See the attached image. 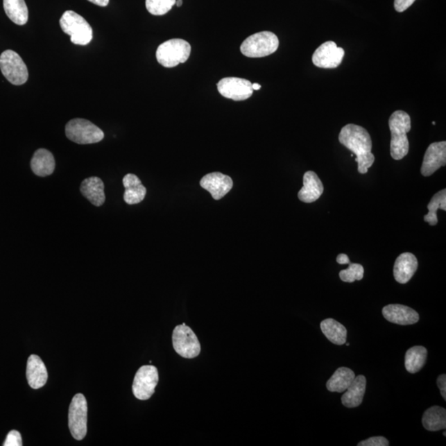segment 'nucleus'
Segmentation results:
<instances>
[{
	"mask_svg": "<svg viewBox=\"0 0 446 446\" xmlns=\"http://www.w3.org/2000/svg\"><path fill=\"white\" fill-rule=\"evenodd\" d=\"M339 141L357 155L359 173L366 174L375 160L371 153L372 140L367 130L356 124L345 125L339 134Z\"/></svg>",
	"mask_w": 446,
	"mask_h": 446,
	"instance_id": "f257e3e1",
	"label": "nucleus"
},
{
	"mask_svg": "<svg viewBox=\"0 0 446 446\" xmlns=\"http://www.w3.org/2000/svg\"><path fill=\"white\" fill-rule=\"evenodd\" d=\"M391 132V153L396 161L404 159L409 151V141L406 133L411 131V118L408 112H394L388 121Z\"/></svg>",
	"mask_w": 446,
	"mask_h": 446,
	"instance_id": "f03ea898",
	"label": "nucleus"
},
{
	"mask_svg": "<svg viewBox=\"0 0 446 446\" xmlns=\"http://www.w3.org/2000/svg\"><path fill=\"white\" fill-rule=\"evenodd\" d=\"M279 46V38L275 33L264 31L246 38L242 42L241 51L246 58H261L275 53Z\"/></svg>",
	"mask_w": 446,
	"mask_h": 446,
	"instance_id": "7ed1b4c3",
	"label": "nucleus"
},
{
	"mask_svg": "<svg viewBox=\"0 0 446 446\" xmlns=\"http://www.w3.org/2000/svg\"><path fill=\"white\" fill-rule=\"evenodd\" d=\"M60 25L62 31L71 37V41L74 44L85 46L92 41V28L83 17L76 12H65L60 19Z\"/></svg>",
	"mask_w": 446,
	"mask_h": 446,
	"instance_id": "20e7f679",
	"label": "nucleus"
},
{
	"mask_svg": "<svg viewBox=\"0 0 446 446\" xmlns=\"http://www.w3.org/2000/svg\"><path fill=\"white\" fill-rule=\"evenodd\" d=\"M191 53V46L184 39H171L158 46L157 62L166 68H173L187 62Z\"/></svg>",
	"mask_w": 446,
	"mask_h": 446,
	"instance_id": "39448f33",
	"label": "nucleus"
},
{
	"mask_svg": "<svg viewBox=\"0 0 446 446\" xmlns=\"http://www.w3.org/2000/svg\"><path fill=\"white\" fill-rule=\"evenodd\" d=\"M66 135L68 139L80 145L94 144L105 137L101 128L83 119L71 120L66 126Z\"/></svg>",
	"mask_w": 446,
	"mask_h": 446,
	"instance_id": "423d86ee",
	"label": "nucleus"
},
{
	"mask_svg": "<svg viewBox=\"0 0 446 446\" xmlns=\"http://www.w3.org/2000/svg\"><path fill=\"white\" fill-rule=\"evenodd\" d=\"M88 405L83 394L74 396L69 408V428L77 440H83L87 434Z\"/></svg>",
	"mask_w": 446,
	"mask_h": 446,
	"instance_id": "0eeeda50",
	"label": "nucleus"
},
{
	"mask_svg": "<svg viewBox=\"0 0 446 446\" xmlns=\"http://www.w3.org/2000/svg\"><path fill=\"white\" fill-rule=\"evenodd\" d=\"M0 70L12 85H22L28 80V67L14 51L7 50L0 55Z\"/></svg>",
	"mask_w": 446,
	"mask_h": 446,
	"instance_id": "6e6552de",
	"label": "nucleus"
},
{
	"mask_svg": "<svg viewBox=\"0 0 446 446\" xmlns=\"http://www.w3.org/2000/svg\"><path fill=\"white\" fill-rule=\"evenodd\" d=\"M173 346L175 352L185 359L198 357L201 352L200 342L192 329L185 323L177 326L172 335Z\"/></svg>",
	"mask_w": 446,
	"mask_h": 446,
	"instance_id": "1a4fd4ad",
	"label": "nucleus"
},
{
	"mask_svg": "<svg viewBox=\"0 0 446 446\" xmlns=\"http://www.w3.org/2000/svg\"><path fill=\"white\" fill-rule=\"evenodd\" d=\"M159 375L157 368L144 366L137 370L134 378L132 392L139 400H147L153 395L157 386Z\"/></svg>",
	"mask_w": 446,
	"mask_h": 446,
	"instance_id": "9d476101",
	"label": "nucleus"
},
{
	"mask_svg": "<svg viewBox=\"0 0 446 446\" xmlns=\"http://www.w3.org/2000/svg\"><path fill=\"white\" fill-rule=\"evenodd\" d=\"M218 89L222 96L234 101H246L254 92L250 81L238 77L223 78L218 83Z\"/></svg>",
	"mask_w": 446,
	"mask_h": 446,
	"instance_id": "9b49d317",
	"label": "nucleus"
},
{
	"mask_svg": "<svg viewBox=\"0 0 446 446\" xmlns=\"http://www.w3.org/2000/svg\"><path fill=\"white\" fill-rule=\"evenodd\" d=\"M344 55L343 49L337 46L334 42H327L315 51L313 63L319 68H336L341 64Z\"/></svg>",
	"mask_w": 446,
	"mask_h": 446,
	"instance_id": "f8f14e48",
	"label": "nucleus"
},
{
	"mask_svg": "<svg viewBox=\"0 0 446 446\" xmlns=\"http://www.w3.org/2000/svg\"><path fill=\"white\" fill-rule=\"evenodd\" d=\"M446 164V142L440 141L432 143L428 146L425 155H424L421 169L422 175L430 176L440 167L445 166Z\"/></svg>",
	"mask_w": 446,
	"mask_h": 446,
	"instance_id": "ddd939ff",
	"label": "nucleus"
},
{
	"mask_svg": "<svg viewBox=\"0 0 446 446\" xmlns=\"http://www.w3.org/2000/svg\"><path fill=\"white\" fill-rule=\"evenodd\" d=\"M200 185L212 194L215 200H219L230 192L233 187V181L230 177L222 173L214 172L203 176Z\"/></svg>",
	"mask_w": 446,
	"mask_h": 446,
	"instance_id": "4468645a",
	"label": "nucleus"
},
{
	"mask_svg": "<svg viewBox=\"0 0 446 446\" xmlns=\"http://www.w3.org/2000/svg\"><path fill=\"white\" fill-rule=\"evenodd\" d=\"M382 314L384 318L389 323L408 326L419 321V314L411 307L402 305H389L385 306Z\"/></svg>",
	"mask_w": 446,
	"mask_h": 446,
	"instance_id": "2eb2a0df",
	"label": "nucleus"
},
{
	"mask_svg": "<svg viewBox=\"0 0 446 446\" xmlns=\"http://www.w3.org/2000/svg\"><path fill=\"white\" fill-rule=\"evenodd\" d=\"M418 268L417 257L413 254L402 253L394 264L393 275L397 283L405 284L413 278Z\"/></svg>",
	"mask_w": 446,
	"mask_h": 446,
	"instance_id": "dca6fc26",
	"label": "nucleus"
},
{
	"mask_svg": "<svg viewBox=\"0 0 446 446\" xmlns=\"http://www.w3.org/2000/svg\"><path fill=\"white\" fill-rule=\"evenodd\" d=\"M29 386L33 389L41 388L49 379L45 363L36 354H32L28 359L27 371H26Z\"/></svg>",
	"mask_w": 446,
	"mask_h": 446,
	"instance_id": "f3484780",
	"label": "nucleus"
},
{
	"mask_svg": "<svg viewBox=\"0 0 446 446\" xmlns=\"http://www.w3.org/2000/svg\"><path fill=\"white\" fill-rule=\"evenodd\" d=\"M324 188L321 180L314 171H307L304 175V187L298 192V197L302 202L311 203L322 196Z\"/></svg>",
	"mask_w": 446,
	"mask_h": 446,
	"instance_id": "a211bd4d",
	"label": "nucleus"
},
{
	"mask_svg": "<svg viewBox=\"0 0 446 446\" xmlns=\"http://www.w3.org/2000/svg\"><path fill=\"white\" fill-rule=\"evenodd\" d=\"M80 192L94 206H102L105 202V184L98 177H89L82 182Z\"/></svg>",
	"mask_w": 446,
	"mask_h": 446,
	"instance_id": "6ab92c4d",
	"label": "nucleus"
},
{
	"mask_svg": "<svg viewBox=\"0 0 446 446\" xmlns=\"http://www.w3.org/2000/svg\"><path fill=\"white\" fill-rule=\"evenodd\" d=\"M366 389V379L363 375L356 376L344 395L341 397L342 404L346 408H357L362 404Z\"/></svg>",
	"mask_w": 446,
	"mask_h": 446,
	"instance_id": "aec40b11",
	"label": "nucleus"
},
{
	"mask_svg": "<svg viewBox=\"0 0 446 446\" xmlns=\"http://www.w3.org/2000/svg\"><path fill=\"white\" fill-rule=\"evenodd\" d=\"M55 162L53 153L46 149H38L34 153L31 168L34 174L40 177L49 176L55 171Z\"/></svg>",
	"mask_w": 446,
	"mask_h": 446,
	"instance_id": "412c9836",
	"label": "nucleus"
},
{
	"mask_svg": "<svg viewBox=\"0 0 446 446\" xmlns=\"http://www.w3.org/2000/svg\"><path fill=\"white\" fill-rule=\"evenodd\" d=\"M356 378L354 371L346 367H341L327 381L328 391L332 393H343L348 388L350 384Z\"/></svg>",
	"mask_w": 446,
	"mask_h": 446,
	"instance_id": "4be33fe9",
	"label": "nucleus"
},
{
	"mask_svg": "<svg viewBox=\"0 0 446 446\" xmlns=\"http://www.w3.org/2000/svg\"><path fill=\"white\" fill-rule=\"evenodd\" d=\"M321 330L327 338L335 345H344L348 337V330L343 325L332 318L325 319L321 323Z\"/></svg>",
	"mask_w": 446,
	"mask_h": 446,
	"instance_id": "5701e85b",
	"label": "nucleus"
},
{
	"mask_svg": "<svg viewBox=\"0 0 446 446\" xmlns=\"http://www.w3.org/2000/svg\"><path fill=\"white\" fill-rule=\"evenodd\" d=\"M3 8L8 19L17 25L27 24L28 8L24 0H3Z\"/></svg>",
	"mask_w": 446,
	"mask_h": 446,
	"instance_id": "b1692460",
	"label": "nucleus"
},
{
	"mask_svg": "<svg viewBox=\"0 0 446 446\" xmlns=\"http://www.w3.org/2000/svg\"><path fill=\"white\" fill-rule=\"evenodd\" d=\"M422 425L427 431H437L446 428V411L439 406H431L422 415Z\"/></svg>",
	"mask_w": 446,
	"mask_h": 446,
	"instance_id": "393cba45",
	"label": "nucleus"
},
{
	"mask_svg": "<svg viewBox=\"0 0 446 446\" xmlns=\"http://www.w3.org/2000/svg\"><path fill=\"white\" fill-rule=\"evenodd\" d=\"M427 350L424 346L418 345L410 348L405 354V368L411 374L418 373L425 366Z\"/></svg>",
	"mask_w": 446,
	"mask_h": 446,
	"instance_id": "a878e982",
	"label": "nucleus"
},
{
	"mask_svg": "<svg viewBox=\"0 0 446 446\" xmlns=\"http://www.w3.org/2000/svg\"><path fill=\"white\" fill-rule=\"evenodd\" d=\"M427 209L429 211L428 214L424 216V221L431 225V226H436L438 223L437 219V210L439 209L444 211L446 210V189L440 190V192L435 194L431 198L430 203H428Z\"/></svg>",
	"mask_w": 446,
	"mask_h": 446,
	"instance_id": "bb28decb",
	"label": "nucleus"
},
{
	"mask_svg": "<svg viewBox=\"0 0 446 446\" xmlns=\"http://www.w3.org/2000/svg\"><path fill=\"white\" fill-rule=\"evenodd\" d=\"M176 3V0H146V7L155 16L166 15Z\"/></svg>",
	"mask_w": 446,
	"mask_h": 446,
	"instance_id": "cd10ccee",
	"label": "nucleus"
},
{
	"mask_svg": "<svg viewBox=\"0 0 446 446\" xmlns=\"http://www.w3.org/2000/svg\"><path fill=\"white\" fill-rule=\"evenodd\" d=\"M146 189L141 183L125 189L124 201L129 205H137L145 198Z\"/></svg>",
	"mask_w": 446,
	"mask_h": 446,
	"instance_id": "c85d7f7f",
	"label": "nucleus"
},
{
	"mask_svg": "<svg viewBox=\"0 0 446 446\" xmlns=\"http://www.w3.org/2000/svg\"><path fill=\"white\" fill-rule=\"evenodd\" d=\"M349 267L346 270L340 272V278L343 282L353 283L356 280H361L363 277V267L359 264H348Z\"/></svg>",
	"mask_w": 446,
	"mask_h": 446,
	"instance_id": "c756f323",
	"label": "nucleus"
},
{
	"mask_svg": "<svg viewBox=\"0 0 446 446\" xmlns=\"http://www.w3.org/2000/svg\"><path fill=\"white\" fill-rule=\"evenodd\" d=\"M23 445V440L22 436L18 431H11L8 433L6 441H4L3 446H22Z\"/></svg>",
	"mask_w": 446,
	"mask_h": 446,
	"instance_id": "7c9ffc66",
	"label": "nucleus"
},
{
	"mask_svg": "<svg viewBox=\"0 0 446 446\" xmlns=\"http://www.w3.org/2000/svg\"><path fill=\"white\" fill-rule=\"evenodd\" d=\"M388 440L384 436H374L366 440L361 441L358 446H388Z\"/></svg>",
	"mask_w": 446,
	"mask_h": 446,
	"instance_id": "2f4dec72",
	"label": "nucleus"
},
{
	"mask_svg": "<svg viewBox=\"0 0 446 446\" xmlns=\"http://www.w3.org/2000/svg\"><path fill=\"white\" fill-rule=\"evenodd\" d=\"M415 0H394V8L398 12H402L408 10Z\"/></svg>",
	"mask_w": 446,
	"mask_h": 446,
	"instance_id": "473e14b6",
	"label": "nucleus"
},
{
	"mask_svg": "<svg viewBox=\"0 0 446 446\" xmlns=\"http://www.w3.org/2000/svg\"><path fill=\"white\" fill-rule=\"evenodd\" d=\"M141 181L138 177L133 174H128L123 177V184L124 188L130 187V186L141 184Z\"/></svg>",
	"mask_w": 446,
	"mask_h": 446,
	"instance_id": "72a5a7b5",
	"label": "nucleus"
},
{
	"mask_svg": "<svg viewBox=\"0 0 446 446\" xmlns=\"http://www.w3.org/2000/svg\"><path fill=\"white\" fill-rule=\"evenodd\" d=\"M437 385L440 388L441 396L443 397L444 400H446V375H441L437 379Z\"/></svg>",
	"mask_w": 446,
	"mask_h": 446,
	"instance_id": "f704fd0d",
	"label": "nucleus"
},
{
	"mask_svg": "<svg viewBox=\"0 0 446 446\" xmlns=\"http://www.w3.org/2000/svg\"><path fill=\"white\" fill-rule=\"evenodd\" d=\"M336 261L340 264V265H348L350 262L348 255L345 254L338 255V257H336Z\"/></svg>",
	"mask_w": 446,
	"mask_h": 446,
	"instance_id": "c9c22d12",
	"label": "nucleus"
},
{
	"mask_svg": "<svg viewBox=\"0 0 446 446\" xmlns=\"http://www.w3.org/2000/svg\"><path fill=\"white\" fill-rule=\"evenodd\" d=\"M88 1L101 7H105L110 3V0H88Z\"/></svg>",
	"mask_w": 446,
	"mask_h": 446,
	"instance_id": "e433bc0d",
	"label": "nucleus"
},
{
	"mask_svg": "<svg viewBox=\"0 0 446 446\" xmlns=\"http://www.w3.org/2000/svg\"><path fill=\"white\" fill-rule=\"evenodd\" d=\"M261 88V85H259L257 83L252 84V89L253 90H259Z\"/></svg>",
	"mask_w": 446,
	"mask_h": 446,
	"instance_id": "4c0bfd02",
	"label": "nucleus"
},
{
	"mask_svg": "<svg viewBox=\"0 0 446 446\" xmlns=\"http://www.w3.org/2000/svg\"><path fill=\"white\" fill-rule=\"evenodd\" d=\"M175 4H176L177 7H181L182 4H183V1H182V0H177Z\"/></svg>",
	"mask_w": 446,
	"mask_h": 446,
	"instance_id": "58836bf2",
	"label": "nucleus"
},
{
	"mask_svg": "<svg viewBox=\"0 0 446 446\" xmlns=\"http://www.w3.org/2000/svg\"><path fill=\"white\" fill-rule=\"evenodd\" d=\"M345 344L346 345V346H349V345H350V344H349V343H346V342H345Z\"/></svg>",
	"mask_w": 446,
	"mask_h": 446,
	"instance_id": "ea45409f",
	"label": "nucleus"
}]
</instances>
